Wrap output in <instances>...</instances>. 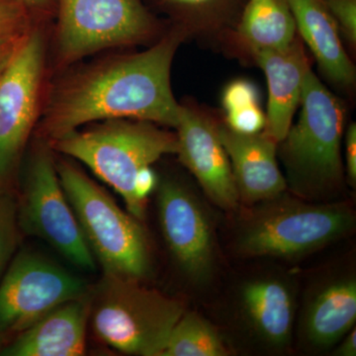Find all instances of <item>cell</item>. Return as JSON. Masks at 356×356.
<instances>
[{"label":"cell","mask_w":356,"mask_h":356,"mask_svg":"<svg viewBox=\"0 0 356 356\" xmlns=\"http://www.w3.org/2000/svg\"><path fill=\"white\" fill-rule=\"evenodd\" d=\"M187 38L170 25L147 50L77 63L51 74L35 137L49 143L86 124L135 119L175 128L179 102L172 88L175 54Z\"/></svg>","instance_id":"6da1fadb"},{"label":"cell","mask_w":356,"mask_h":356,"mask_svg":"<svg viewBox=\"0 0 356 356\" xmlns=\"http://www.w3.org/2000/svg\"><path fill=\"white\" fill-rule=\"evenodd\" d=\"M298 120L277 146L287 188L301 199L327 197L343 182L341 142L348 107L310 69Z\"/></svg>","instance_id":"7a4b0ae2"},{"label":"cell","mask_w":356,"mask_h":356,"mask_svg":"<svg viewBox=\"0 0 356 356\" xmlns=\"http://www.w3.org/2000/svg\"><path fill=\"white\" fill-rule=\"evenodd\" d=\"M153 122L113 119L96 122L50 143L55 153L76 159L123 198L128 212L143 220L146 207L137 200L140 170L166 154H177V134Z\"/></svg>","instance_id":"3957f363"},{"label":"cell","mask_w":356,"mask_h":356,"mask_svg":"<svg viewBox=\"0 0 356 356\" xmlns=\"http://www.w3.org/2000/svg\"><path fill=\"white\" fill-rule=\"evenodd\" d=\"M51 74L110 49L151 46L170 27L145 0H56Z\"/></svg>","instance_id":"277c9868"},{"label":"cell","mask_w":356,"mask_h":356,"mask_svg":"<svg viewBox=\"0 0 356 356\" xmlns=\"http://www.w3.org/2000/svg\"><path fill=\"white\" fill-rule=\"evenodd\" d=\"M60 184L103 273L143 280L151 273V250L140 220L117 205L70 159L56 158Z\"/></svg>","instance_id":"5b68a950"},{"label":"cell","mask_w":356,"mask_h":356,"mask_svg":"<svg viewBox=\"0 0 356 356\" xmlns=\"http://www.w3.org/2000/svg\"><path fill=\"white\" fill-rule=\"evenodd\" d=\"M185 312L180 300L135 278L107 275L91 289L90 322L96 337L126 355L161 356Z\"/></svg>","instance_id":"8992f818"},{"label":"cell","mask_w":356,"mask_h":356,"mask_svg":"<svg viewBox=\"0 0 356 356\" xmlns=\"http://www.w3.org/2000/svg\"><path fill=\"white\" fill-rule=\"evenodd\" d=\"M261 203L238 238L241 252L250 257H299L343 238L355 227L353 210L344 204L307 203L285 192Z\"/></svg>","instance_id":"52a82bcc"},{"label":"cell","mask_w":356,"mask_h":356,"mask_svg":"<svg viewBox=\"0 0 356 356\" xmlns=\"http://www.w3.org/2000/svg\"><path fill=\"white\" fill-rule=\"evenodd\" d=\"M46 24L33 26L0 76V191L13 181L41 114L50 76Z\"/></svg>","instance_id":"ba28073f"},{"label":"cell","mask_w":356,"mask_h":356,"mask_svg":"<svg viewBox=\"0 0 356 356\" xmlns=\"http://www.w3.org/2000/svg\"><path fill=\"white\" fill-rule=\"evenodd\" d=\"M16 202L23 232L42 238L74 266L95 269V257L60 184L48 140L35 137Z\"/></svg>","instance_id":"9c48e42d"},{"label":"cell","mask_w":356,"mask_h":356,"mask_svg":"<svg viewBox=\"0 0 356 356\" xmlns=\"http://www.w3.org/2000/svg\"><path fill=\"white\" fill-rule=\"evenodd\" d=\"M89 291L64 267L34 252H21L0 282V332L19 334L51 309Z\"/></svg>","instance_id":"30bf717a"},{"label":"cell","mask_w":356,"mask_h":356,"mask_svg":"<svg viewBox=\"0 0 356 356\" xmlns=\"http://www.w3.org/2000/svg\"><path fill=\"white\" fill-rule=\"evenodd\" d=\"M222 120L219 111L191 98L182 99L175 128L177 154L213 202L222 209L233 210L240 198L229 156L220 138Z\"/></svg>","instance_id":"8fae6325"},{"label":"cell","mask_w":356,"mask_h":356,"mask_svg":"<svg viewBox=\"0 0 356 356\" xmlns=\"http://www.w3.org/2000/svg\"><path fill=\"white\" fill-rule=\"evenodd\" d=\"M159 219L170 254L194 280H207L214 264L209 220L198 199L184 184L165 178L158 184Z\"/></svg>","instance_id":"7c38bea8"},{"label":"cell","mask_w":356,"mask_h":356,"mask_svg":"<svg viewBox=\"0 0 356 356\" xmlns=\"http://www.w3.org/2000/svg\"><path fill=\"white\" fill-rule=\"evenodd\" d=\"M252 64L264 72L268 86L266 127L262 133L280 144L301 103L307 72L312 69L299 35L284 48L259 51Z\"/></svg>","instance_id":"4fadbf2b"},{"label":"cell","mask_w":356,"mask_h":356,"mask_svg":"<svg viewBox=\"0 0 356 356\" xmlns=\"http://www.w3.org/2000/svg\"><path fill=\"white\" fill-rule=\"evenodd\" d=\"M219 134L240 202H264L287 191L286 180L278 166L277 143L262 132L252 135L235 132L222 120Z\"/></svg>","instance_id":"5bb4252c"},{"label":"cell","mask_w":356,"mask_h":356,"mask_svg":"<svg viewBox=\"0 0 356 356\" xmlns=\"http://www.w3.org/2000/svg\"><path fill=\"white\" fill-rule=\"evenodd\" d=\"M91 289L51 309L16 334L0 350L2 356H79L86 348Z\"/></svg>","instance_id":"9a60e30c"},{"label":"cell","mask_w":356,"mask_h":356,"mask_svg":"<svg viewBox=\"0 0 356 356\" xmlns=\"http://www.w3.org/2000/svg\"><path fill=\"white\" fill-rule=\"evenodd\" d=\"M297 34L310 49L327 81L353 95L356 69L324 0H288Z\"/></svg>","instance_id":"2e32d148"},{"label":"cell","mask_w":356,"mask_h":356,"mask_svg":"<svg viewBox=\"0 0 356 356\" xmlns=\"http://www.w3.org/2000/svg\"><path fill=\"white\" fill-rule=\"evenodd\" d=\"M298 36L288 0H247L238 23L219 47L252 64L259 51L284 48Z\"/></svg>","instance_id":"e0dca14e"},{"label":"cell","mask_w":356,"mask_h":356,"mask_svg":"<svg viewBox=\"0 0 356 356\" xmlns=\"http://www.w3.org/2000/svg\"><path fill=\"white\" fill-rule=\"evenodd\" d=\"M188 39L219 44L235 28L247 0H147Z\"/></svg>","instance_id":"ac0fdd59"},{"label":"cell","mask_w":356,"mask_h":356,"mask_svg":"<svg viewBox=\"0 0 356 356\" xmlns=\"http://www.w3.org/2000/svg\"><path fill=\"white\" fill-rule=\"evenodd\" d=\"M243 304L255 331L273 346H285L291 337L294 301L281 281L259 280L243 289Z\"/></svg>","instance_id":"d6986e66"},{"label":"cell","mask_w":356,"mask_h":356,"mask_svg":"<svg viewBox=\"0 0 356 356\" xmlns=\"http://www.w3.org/2000/svg\"><path fill=\"white\" fill-rule=\"evenodd\" d=\"M355 321V280H339L325 287L312 302L306 316V336L314 346L327 348L348 334Z\"/></svg>","instance_id":"ffe728a7"},{"label":"cell","mask_w":356,"mask_h":356,"mask_svg":"<svg viewBox=\"0 0 356 356\" xmlns=\"http://www.w3.org/2000/svg\"><path fill=\"white\" fill-rule=\"evenodd\" d=\"M228 350L216 329L195 313L184 312L161 356H225Z\"/></svg>","instance_id":"44dd1931"},{"label":"cell","mask_w":356,"mask_h":356,"mask_svg":"<svg viewBox=\"0 0 356 356\" xmlns=\"http://www.w3.org/2000/svg\"><path fill=\"white\" fill-rule=\"evenodd\" d=\"M17 202L7 191H0V278L10 264L19 238Z\"/></svg>","instance_id":"7402d4cb"},{"label":"cell","mask_w":356,"mask_h":356,"mask_svg":"<svg viewBox=\"0 0 356 356\" xmlns=\"http://www.w3.org/2000/svg\"><path fill=\"white\" fill-rule=\"evenodd\" d=\"M40 19L22 0H0V36L24 33Z\"/></svg>","instance_id":"603a6c76"},{"label":"cell","mask_w":356,"mask_h":356,"mask_svg":"<svg viewBox=\"0 0 356 356\" xmlns=\"http://www.w3.org/2000/svg\"><path fill=\"white\" fill-rule=\"evenodd\" d=\"M348 53L356 51V0H324Z\"/></svg>","instance_id":"cb8c5ba5"},{"label":"cell","mask_w":356,"mask_h":356,"mask_svg":"<svg viewBox=\"0 0 356 356\" xmlns=\"http://www.w3.org/2000/svg\"><path fill=\"white\" fill-rule=\"evenodd\" d=\"M222 104V113L259 104V90L254 83L245 79L232 81L224 89Z\"/></svg>","instance_id":"d4e9b609"},{"label":"cell","mask_w":356,"mask_h":356,"mask_svg":"<svg viewBox=\"0 0 356 356\" xmlns=\"http://www.w3.org/2000/svg\"><path fill=\"white\" fill-rule=\"evenodd\" d=\"M222 121L235 132L241 134L261 133L266 127V113L262 111L261 105L247 107L236 111L222 114Z\"/></svg>","instance_id":"484cf974"},{"label":"cell","mask_w":356,"mask_h":356,"mask_svg":"<svg viewBox=\"0 0 356 356\" xmlns=\"http://www.w3.org/2000/svg\"><path fill=\"white\" fill-rule=\"evenodd\" d=\"M29 31L0 36V76L13 62Z\"/></svg>","instance_id":"4316f807"},{"label":"cell","mask_w":356,"mask_h":356,"mask_svg":"<svg viewBox=\"0 0 356 356\" xmlns=\"http://www.w3.org/2000/svg\"><path fill=\"white\" fill-rule=\"evenodd\" d=\"M346 146V170L348 182L353 187L356 184V124L350 123L343 135Z\"/></svg>","instance_id":"83f0119b"},{"label":"cell","mask_w":356,"mask_h":356,"mask_svg":"<svg viewBox=\"0 0 356 356\" xmlns=\"http://www.w3.org/2000/svg\"><path fill=\"white\" fill-rule=\"evenodd\" d=\"M159 178L152 166L140 170L135 184L136 198L146 207L147 197L158 187Z\"/></svg>","instance_id":"f1b7e54d"},{"label":"cell","mask_w":356,"mask_h":356,"mask_svg":"<svg viewBox=\"0 0 356 356\" xmlns=\"http://www.w3.org/2000/svg\"><path fill=\"white\" fill-rule=\"evenodd\" d=\"M37 17L49 21L56 15V0H22Z\"/></svg>","instance_id":"f546056e"},{"label":"cell","mask_w":356,"mask_h":356,"mask_svg":"<svg viewBox=\"0 0 356 356\" xmlns=\"http://www.w3.org/2000/svg\"><path fill=\"white\" fill-rule=\"evenodd\" d=\"M350 334L346 337L343 343L339 346L334 355L337 356H355L356 355V330H350Z\"/></svg>","instance_id":"4dcf8cb0"},{"label":"cell","mask_w":356,"mask_h":356,"mask_svg":"<svg viewBox=\"0 0 356 356\" xmlns=\"http://www.w3.org/2000/svg\"><path fill=\"white\" fill-rule=\"evenodd\" d=\"M9 337L11 336H9L8 334H3V332H0V350L4 348V346H6L7 343H8Z\"/></svg>","instance_id":"1f68e13d"}]
</instances>
